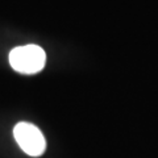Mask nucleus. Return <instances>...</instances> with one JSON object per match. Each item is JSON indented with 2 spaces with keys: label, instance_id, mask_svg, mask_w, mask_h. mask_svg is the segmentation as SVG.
<instances>
[{
  "label": "nucleus",
  "instance_id": "2",
  "mask_svg": "<svg viewBox=\"0 0 158 158\" xmlns=\"http://www.w3.org/2000/svg\"><path fill=\"white\" fill-rule=\"evenodd\" d=\"M15 140L19 146L31 157L41 156L46 149L45 137L36 125L31 123H19L13 128Z\"/></svg>",
  "mask_w": 158,
  "mask_h": 158
},
{
  "label": "nucleus",
  "instance_id": "1",
  "mask_svg": "<svg viewBox=\"0 0 158 158\" xmlns=\"http://www.w3.org/2000/svg\"><path fill=\"white\" fill-rule=\"evenodd\" d=\"M46 54L37 45H25L12 49L9 63L15 71L21 74H36L45 66Z\"/></svg>",
  "mask_w": 158,
  "mask_h": 158
}]
</instances>
